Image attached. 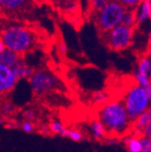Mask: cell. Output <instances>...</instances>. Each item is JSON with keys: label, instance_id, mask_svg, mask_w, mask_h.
I'll return each instance as SVG.
<instances>
[{"label": "cell", "instance_id": "1", "mask_svg": "<svg viewBox=\"0 0 151 152\" xmlns=\"http://www.w3.org/2000/svg\"><path fill=\"white\" fill-rule=\"evenodd\" d=\"M98 118L105 125L110 137L122 138L132 129L127 109L122 100H110L98 110Z\"/></svg>", "mask_w": 151, "mask_h": 152}, {"label": "cell", "instance_id": "2", "mask_svg": "<svg viewBox=\"0 0 151 152\" xmlns=\"http://www.w3.org/2000/svg\"><path fill=\"white\" fill-rule=\"evenodd\" d=\"M6 47L24 56L36 45L37 37L34 32L18 23H10L4 26L1 31V39Z\"/></svg>", "mask_w": 151, "mask_h": 152}, {"label": "cell", "instance_id": "3", "mask_svg": "<svg viewBox=\"0 0 151 152\" xmlns=\"http://www.w3.org/2000/svg\"><path fill=\"white\" fill-rule=\"evenodd\" d=\"M127 9L119 0H109L100 11L94 14V21L101 33H107L121 24Z\"/></svg>", "mask_w": 151, "mask_h": 152}, {"label": "cell", "instance_id": "4", "mask_svg": "<svg viewBox=\"0 0 151 152\" xmlns=\"http://www.w3.org/2000/svg\"><path fill=\"white\" fill-rule=\"evenodd\" d=\"M121 100L132 121H135L144 111L151 108V100L147 92L136 83L128 87Z\"/></svg>", "mask_w": 151, "mask_h": 152}, {"label": "cell", "instance_id": "5", "mask_svg": "<svg viewBox=\"0 0 151 152\" xmlns=\"http://www.w3.org/2000/svg\"><path fill=\"white\" fill-rule=\"evenodd\" d=\"M134 30L124 24H120L107 33L102 34L107 46L115 52H120L128 48L134 38Z\"/></svg>", "mask_w": 151, "mask_h": 152}, {"label": "cell", "instance_id": "6", "mask_svg": "<svg viewBox=\"0 0 151 152\" xmlns=\"http://www.w3.org/2000/svg\"><path fill=\"white\" fill-rule=\"evenodd\" d=\"M57 75L47 70L35 71L29 79V84L36 95H45L54 90L59 84Z\"/></svg>", "mask_w": 151, "mask_h": 152}, {"label": "cell", "instance_id": "7", "mask_svg": "<svg viewBox=\"0 0 151 152\" xmlns=\"http://www.w3.org/2000/svg\"><path fill=\"white\" fill-rule=\"evenodd\" d=\"M18 81L19 78L14 67L0 64V92L2 95L11 92Z\"/></svg>", "mask_w": 151, "mask_h": 152}, {"label": "cell", "instance_id": "8", "mask_svg": "<svg viewBox=\"0 0 151 152\" xmlns=\"http://www.w3.org/2000/svg\"><path fill=\"white\" fill-rule=\"evenodd\" d=\"M134 11L139 25L151 21V0H143Z\"/></svg>", "mask_w": 151, "mask_h": 152}, {"label": "cell", "instance_id": "9", "mask_svg": "<svg viewBox=\"0 0 151 152\" xmlns=\"http://www.w3.org/2000/svg\"><path fill=\"white\" fill-rule=\"evenodd\" d=\"M151 121V108L144 111L142 114L132 121V131L135 136L140 137L143 135V129Z\"/></svg>", "mask_w": 151, "mask_h": 152}, {"label": "cell", "instance_id": "10", "mask_svg": "<svg viewBox=\"0 0 151 152\" xmlns=\"http://www.w3.org/2000/svg\"><path fill=\"white\" fill-rule=\"evenodd\" d=\"M23 61V56L14 52L11 49L6 48L4 51L0 52V64H6L11 67L16 66Z\"/></svg>", "mask_w": 151, "mask_h": 152}, {"label": "cell", "instance_id": "11", "mask_svg": "<svg viewBox=\"0 0 151 152\" xmlns=\"http://www.w3.org/2000/svg\"><path fill=\"white\" fill-rule=\"evenodd\" d=\"M90 133L92 134L93 138L96 140H104V139H106V137L109 136L105 125L102 123V121L99 118L94 119L90 121Z\"/></svg>", "mask_w": 151, "mask_h": 152}, {"label": "cell", "instance_id": "12", "mask_svg": "<svg viewBox=\"0 0 151 152\" xmlns=\"http://www.w3.org/2000/svg\"><path fill=\"white\" fill-rule=\"evenodd\" d=\"M26 4V0H0V7L6 13H15L20 11Z\"/></svg>", "mask_w": 151, "mask_h": 152}, {"label": "cell", "instance_id": "13", "mask_svg": "<svg viewBox=\"0 0 151 152\" xmlns=\"http://www.w3.org/2000/svg\"><path fill=\"white\" fill-rule=\"evenodd\" d=\"M122 139H123L122 141L125 144L127 150L128 152H140L143 149L139 137L135 136L134 134L128 136L127 134L126 137Z\"/></svg>", "mask_w": 151, "mask_h": 152}, {"label": "cell", "instance_id": "14", "mask_svg": "<svg viewBox=\"0 0 151 152\" xmlns=\"http://www.w3.org/2000/svg\"><path fill=\"white\" fill-rule=\"evenodd\" d=\"M19 80H29L34 73V69L27 64L24 60L14 67Z\"/></svg>", "mask_w": 151, "mask_h": 152}, {"label": "cell", "instance_id": "15", "mask_svg": "<svg viewBox=\"0 0 151 152\" xmlns=\"http://www.w3.org/2000/svg\"><path fill=\"white\" fill-rule=\"evenodd\" d=\"M110 100H111V97H110L109 92L107 91H104V90L97 91L95 92H93L91 95L92 103L96 106H99V107L106 104Z\"/></svg>", "mask_w": 151, "mask_h": 152}, {"label": "cell", "instance_id": "16", "mask_svg": "<svg viewBox=\"0 0 151 152\" xmlns=\"http://www.w3.org/2000/svg\"><path fill=\"white\" fill-rule=\"evenodd\" d=\"M61 136L64 137V138H68L75 142H79L83 140V135L81 131H79L77 129H69V128L64 129Z\"/></svg>", "mask_w": 151, "mask_h": 152}, {"label": "cell", "instance_id": "17", "mask_svg": "<svg viewBox=\"0 0 151 152\" xmlns=\"http://www.w3.org/2000/svg\"><path fill=\"white\" fill-rule=\"evenodd\" d=\"M122 24H124L128 26H130L132 28H135L139 25L134 9H127V11L124 15V17H123Z\"/></svg>", "mask_w": 151, "mask_h": 152}, {"label": "cell", "instance_id": "18", "mask_svg": "<svg viewBox=\"0 0 151 152\" xmlns=\"http://www.w3.org/2000/svg\"><path fill=\"white\" fill-rule=\"evenodd\" d=\"M149 69H150V60L148 54L142 55L137 63V68L135 71L138 72L149 74Z\"/></svg>", "mask_w": 151, "mask_h": 152}, {"label": "cell", "instance_id": "19", "mask_svg": "<svg viewBox=\"0 0 151 152\" xmlns=\"http://www.w3.org/2000/svg\"><path fill=\"white\" fill-rule=\"evenodd\" d=\"M109 0H88V4H89V9L94 15L100 11Z\"/></svg>", "mask_w": 151, "mask_h": 152}, {"label": "cell", "instance_id": "20", "mask_svg": "<svg viewBox=\"0 0 151 152\" xmlns=\"http://www.w3.org/2000/svg\"><path fill=\"white\" fill-rule=\"evenodd\" d=\"M49 127H50V129H51V132L53 133V134H58L61 136V134L63 133V131L64 130V129L66 128L63 123L57 120V119H55L53 121H52L49 124Z\"/></svg>", "mask_w": 151, "mask_h": 152}, {"label": "cell", "instance_id": "21", "mask_svg": "<svg viewBox=\"0 0 151 152\" xmlns=\"http://www.w3.org/2000/svg\"><path fill=\"white\" fill-rule=\"evenodd\" d=\"M15 110V106L13 102H4L1 105V111L2 115L4 116H8L13 114Z\"/></svg>", "mask_w": 151, "mask_h": 152}, {"label": "cell", "instance_id": "22", "mask_svg": "<svg viewBox=\"0 0 151 152\" xmlns=\"http://www.w3.org/2000/svg\"><path fill=\"white\" fill-rule=\"evenodd\" d=\"M21 129L26 132V133H33L34 129H35V126L34 124V122L32 121H27V120H25L22 123H21V126H20Z\"/></svg>", "mask_w": 151, "mask_h": 152}, {"label": "cell", "instance_id": "23", "mask_svg": "<svg viewBox=\"0 0 151 152\" xmlns=\"http://www.w3.org/2000/svg\"><path fill=\"white\" fill-rule=\"evenodd\" d=\"M119 1L128 9H135L143 0H119Z\"/></svg>", "mask_w": 151, "mask_h": 152}, {"label": "cell", "instance_id": "24", "mask_svg": "<svg viewBox=\"0 0 151 152\" xmlns=\"http://www.w3.org/2000/svg\"><path fill=\"white\" fill-rule=\"evenodd\" d=\"M139 138H140V141L142 144V148L151 152V137L142 135Z\"/></svg>", "mask_w": 151, "mask_h": 152}, {"label": "cell", "instance_id": "25", "mask_svg": "<svg viewBox=\"0 0 151 152\" xmlns=\"http://www.w3.org/2000/svg\"><path fill=\"white\" fill-rule=\"evenodd\" d=\"M23 118L27 121H34L36 118V112L33 109H27L23 112Z\"/></svg>", "mask_w": 151, "mask_h": 152}, {"label": "cell", "instance_id": "26", "mask_svg": "<svg viewBox=\"0 0 151 152\" xmlns=\"http://www.w3.org/2000/svg\"><path fill=\"white\" fill-rule=\"evenodd\" d=\"M58 51L62 55H65L68 52V47L67 45L64 42H61L58 45Z\"/></svg>", "mask_w": 151, "mask_h": 152}, {"label": "cell", "instance_id": "27", "mask_svg": "<svg viewBox=\"0 0 151 152\" xmlns=\"http://www.w3.org/2000/svg\"><path fill=\"white\" fill-rule=\"evenodd\" d=\"M143 135L151 137V121L147 123V125L143 129Z\"/></svg>", "mask_w": 151, "mask_h": 152}, {"label": "cell", "instance_id": "28", "mask_svg": "<svg viewBox=\"0 0 151 152\" xmlns=\"http://www.w3.org/2000/svg\"><path fill=\"white\" fill-rule=\"evenodd\" d=\"M5 127L6 128H7V129H16L18 126H17V123H15V121H6V122H5Z\"/></svg>", "mask_w": 151, "mask_h": 152}, {"label": "cell", "instance_id": "29", "mask_svg": "<svg viewBox=\"0 0 151 152\" xmlns=\"http://www.w3.org/2000/svg\"><path fill=\"white\" fill-rule=\"evenodd\" d=\"M117 142H118L117 137H110V138H108L106 140V144L108 146H114Z\"/></svg>", "mask_w": 151, "mask_h": 152}, {"label": "cell", "instance_id": "30", "mask_svg": "<svg viewBox=\"0 0 151 152\" xmlns=\"http://www.w3.org/2000/svg\"><path fill=\"white\" fill-rule=\"evenodd\" d=\"M52 1H53L54 3H56V4L59 5V6H63V5H64V4H66V3L71 1V0H52Z\"/></svg>", "mask_w": 151, "mask_h": 152}, {"label": "cell", "instance_id": "31", "mask_svg": "<svg viewBox=\"0 0 151 152\" xmlns=\"http://www.w3.org/2000/svg\"><path fill=\"white\" fill-rule=\"evenodd\" d=\"M6 48H7V47H6L5 44L3 43V41H2V40H0V52L4 51V50H5Z\"/></svg>", "mask_w": 151, "mask_h": 152}, {"label": "cell", "instance_id": "32", "mask_svg": "<svg viewBox=\"0 0 151 152\" xmlns=\"http://www.w3.org/2000/svg\"><path fill=\"white\" fill-rule=\"evenodd\" d=\"M148 56H149V60H150V69H149V76L151 77V53L148 54Z\"/></svg>", "mask_w": 151, "mask_h": 152}, {"label": "cell", "instance_id": "33", "mask_svg": "<svg viewBox=\"0 0 151 152\" xmlns=\"http://www.w3.org/2000/svg\"><path fill=\"white\" fill-rule=\"evenodd\" d=\"M140 152H149V151H147V150H145V149H142Z\"/></svg>", "mask_w": 151, "mask_h": 152}]
</instances>
